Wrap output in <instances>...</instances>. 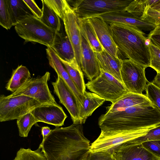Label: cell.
I'll return each instance as SVG.
<instances>
[{"instance_id":"1","label":"cell","mask_w":160,"mask_h":160,"mask_svg":"<svg viewBox=\"0 0 160 160\" xmlns=\"http://www.w3.org/2000/svg\"><path fill=\"white\" fill-rule=\"evenodd\" d=\"M90 146L82 124L73 123L52 130L39 148L47 160H86Z\"/></svg>"},{"instance_id":"2","label":"cell","mask_w":160,"mask_h":160,"mask_svg":"<svg viewBox=\"0 0 160 160\" xmlns=\"http://www.w3.org/2000/svg\"><path fill=\"white\" fill-rule=\"evenodd\" d=\"M101 130L107 132L137 130L160 125V111L154 105H137L122 110L106 112L99 118Z\"/></svg>"},{"instance_id":"3","label":"cell","mask_w":160,"mask_h":160,"mask_svg":"<svg viewBox=\"0 0 160 160\" xmlns=\"http://www.w3.org/2000/svg\"><path fill=\"white\" fill-rule=\"evenodd\" d=\"M118 53L146 68L150 66V55L145 33L133 27L119 23L109 24Z\"/></svg>"},{"instance_id":"4","label":"cell","mask_w":160,"mask_h":160,"mask_svg":"<svg viewBox=\"0 0 160 160\" xmlns=\"http://www.w3.org/2000/svg\"><path fill=\"white\" fill-rule=\"evenodd\" d=\"M132 0L68 1L78 19H88L110 12L124 11Z\"/></svg>"},{"instance_id":"5","label":"cell","mask_w":160,"mask_h":160,"mask_svg":"<svg viewBox=\"0 0 160 160\" xmlns=\"http://www.w3.org/2000/svg\"><path fill=\"white\" fill-rule=\"evenodd\" d=\"M18 35L28 42H37L51 47L53 44L56 31L44 24L34 16L27 18L15 26Z\"/></svg>"},{"instance_id":"6","label":"cell","mask_w":160,"mask_h":160,"mask_svg":"<svg viewBox=\"0 0 160 160\" xmlns=\"http://www.w3.org/2000/svg\"><path fill=\"white\" fill-rule=\"evenodd\" d=\"M86 86L90 91L112 103L129 92L122 82L102 69L100 74L88 81Z\"/></svg>"},{"instance_id":"7","label":"cell","mask_w":160,"mask_h":160,"mask_svg":"<svg viewBox=\"0 0 160 160\" xmlns=\"http://www.w3.org/2000/svg\"><path fill=\"white\" fill-rule=\"evenodd\" d=\"M44 104L36 100L24 95L9 97L0 96V121L18 119L35 108Z\"/></svg>"},{"instance_id":"8","label":"cell","mask_w":160,"mask_h":160,"mask_svg":"<svg viewBox=\"0 0 160 160\" xmlns=\"http://www.w3.org/2000/svg\"><path fill=\"white\" fill-rule=\"evenodd\" d=\"M154 128L128 131L107 132L101 130L98 138L91 144L89 152H106L112 153L113 150L118 146L146 135Z\"/></svg>"},{"instance_id":"9","label":"cell","mask_w":160,"mask_h":160,"mask_svg":"<svg viewBox=\"0 0 160 160\" xmlns=\"http://www.w3.org/2000/svg\"><path fill=\"white\" fill-rule=\"evenodd\" d=\"M50 76V73L47 72L41 77L32 78L8 97L24 95L36 100L42 104H58L48 87V81Z\"/></svg>"},{"instance_id":"10","label":"cell","mask_w":160,"mask_h":160,"mask_svg":"<svg viewBox=\"0 0 160 160\" xmlns=\"http://www.w3.org/2000/svg\"><path fill=\"white\" fill-rule=\"evenodd\" d=\"M146 68L130 59L122 60L121 75L122 83L129 92L142 94L148 81L145 75Z\"/></svg>"},{"instance_id":"11","label":"cell","mask_w":160,"mask_h":160,"mask_svg":"<svg viewBox=\"0 0 160 160\" xmlns=\"http://www.w3.org/2000/svg\"><path fill=\"white\" fill-rule=\"evenodd\" d=\"M62 20L67 36L73 49L76 61L80 67L82 34L77 17L71 7L66 12Z\"/></svg>"},{"instance_id":"12","label":"cell","mask_w":160,"mask_h":160,"mask_svg":"<svg viewBox=\"0 0 160 160\" xmlns=\"http://www.w3.org/2000/svg\"><path fill=\"white\" fill-rule=\"evenodd\" d=\"M54 92L59 102L69 113L73 123L80 124L79 110L76 100L71 91L62 79L58 76L55 82H52Z\"/></svg>"},{"instance_id":"13","label":"cell","mask_w":160,"mask_h":160,"mask_svg":"<svg viewBox=\"0 0 160 160\" xmlns=\"http://www.w3.org/2000/svg\"><path fill=\"white\" fill-rule=\"evenodd\" d=\"M49 65L54 69L73 94L77 102L79 115L82 108L84 97L77 88L55 52L50 47L46 49Z\"/></svg>"},{"instance_id":"14","label":"cell","mask_w":160,"mask_h":160,"mask_svg":"<svg viewBox=\"0 0 160 160\" xmlns=\"http://www.w3.org/2000/svg\"><path fill=\"white\" fill-rule=\"evenodd\" d=\"M109 25L119 23L133 27L143 32L151 31L157 27L154 24L142 20L125 11L113 12L100 16Z\"/></svg>"},{"instance_id":"15","label":"cell","mask_w":160,"mask_h":160,"mask_svg":"<svg viewBox=\"0 0 160 160\" xmlns=\"http://www.w3.org/2000/svg\"><path fill=\"white\" fill-rule=\"evenodd\" d=\"M112 153L115 160H160L141 144H131L126 142L114 149Z\"/></svg>"},{"instance_id":"16","label":"cell","mask_w":160,"mask_h":160,"mask_svg":"<svg viewBox=\"0 0 160 160\" xmlns=\"http://www.w3.org/2000/svg\"><path fill=\"white\" fill-rule=\"evenodd\" d=\"M38 122H42L59 127L64 125L67 117L62 108L58 104H44L31 112Z\"/></svg>"},{"instance_id":"17","label":"cell","mask_w":160,"mask_h":160,"mask_svg":"<svg viewBox=\"0 0 160 160\" xmlns=\"http://www.w3.org/2000/svg\"><path fill=\"white\" fill-rule=\"evenodd\" d=\"M80 68L84 75L89 81L96 78L101 73L96 53L82 34Z\"/></svg>"},{"instance_id":"18","label":"cell","mask_w":160,"mask_h":160,"mask_svg":"<svg viewBox=\"0 0 160 160\" xmlns=\"http://www.w3.org/2000/svg\"><path fill=\"white\" fill-rule=\"evenodd\" d=\"M88 19L93 26L104 49L112 55L118 58V48L113 40L109 25L100 16Z\"/></svg>"},{"instance_id":"19","label":"cell","mask_w":160,"mask_h":160,"mask_svg":"<svg viewBox=\"0 0 160 160\" xmlns=\"http://www.w3.org/2000/svg\"><path fill=\"white\" fill-rule=\"evenodd\" d=\"M50 47L58 57L68 63L77 62L72 47L67 35L56 32L53 44Z\"/></svg>"},{"instance_id":"20","label":"cell","mask_w":160,"mask_h":160,"mask_svg":"<svg viewBox=\"0 0 160 160\" xmlns=\"http://www.w3.org/2000/svg\"><path fill=\"white\" fill-rule=\"evenodd\" d=\"M152 105L146 95L129 92L115 102L107 107L106 112L121 111L135 106Z\"/></svg>"},{"instance_id":"21","label":"cell","mask_w":160,"mask_h":160,"mask_svg":"<svg viewBox=\"0 0 160 160\" xmlns=\"http://www.w3.org/2000/svg\"><path fill=\"white\" fill-rule=\"evenodd\" d=\"M95 53L100 69L122 82L120 72L122 60L112 55L104 49L101 52Z\"/></svg>"},{"instance_id":"22","label":"cell","mask_w":160,"mask_h":160,"mask_svg":"<svg viewBox=\"0 0 160 160\" xmlns=\"http://www.w3.org/2000/svg\"><path fill=\"white\" fill-rule=\"evenodd\" d=\"M83 95L84 97L83 104L79 114L81 124L84 123L87 118L91 116L94 111L102 105L105 101L93 92L86 91Z\"/></svg>"},{"instance_id":"23","label":"cell","mask_w":160,"mask_h":160,"mask_svg":"<svg viewBox=\"0 0 160 160\" xmlns=\"http://www.w3.org/2000/svg\"><path fill=\"white\" fill-rule=\"evenodd\" d=\"M28 69L22 65L13 70L11 77L7 83L6 88L8 91L15 92L31 78Z\"/></svg>"},{"instance_id":"24","label":"cell","mask_w":160,"mask_h":160,"mask_svg":"<svg viewBox=\"0 0 160 160\" xmlns=\"http://www.w3.org/2000/svg\"><path fill=\"white\" fill-rule=\"evenodd\" d=\"M78 20L82 34L86 39L93 50L96 52H102L104 48L98 39L93 26L88 19H78Z\"/></svg>"},{"instance_id":"25","label":"cell","mask_w":160,"mask_h":160,"mask_svg":"<svg viewBox=\"0 0 160 160\" xmlns=\"http://www.w3.org/2000/svg\"><path fill=\"white\" fill-rule=\"evenodd\" d=\"M58 57L77 88L83 95L86 91V84L84 82L83 73L78 63L76 62L68 64Z\"/></svg>"},{"instance_id":"26","label":"cell","mask_w":160,"mask_h":160,"mask_svg":"<svg viewBox=\"0 0 160 160\" xmlns=\"http://www.w3.org/2000/svg\"><path fill=\"white\" fill-rule=\"evenodd\" d=\"M13 26L22 20L34 16L23 0H8Z\"/></svg>"},{"instance_id":"27","label":"cell","mask_w":160,"mask_h":160,"mask_svg":"<svg viewBox=\"0 0 160 160\" xmlns=\"http://www.w3.org/2000/svg\"><path fill=\"white\" fill-rule=\"evenodd\" d=\"M42 15L40 18L42 21L48 27L56 32H59L61 27V22L59 17L42 0Z\"/></svg>"},{"instance_id":"28","label":"cell","mask_w":160,"mask_h":160,"mask_svg":"<svg viewBox=\"0 0 160 160\" xmlns=\"http://www.w3.org/2000/svg\"><path fill=\"white\" fill-rule=\"evenodd\" d=\"M38 122L31 112L23 115L17 120V123L21 137H27L33 125Z\"/></svg>"},{"instance_id":"29","label":"cell","mask_w":160,"mask_h":160,"mask_svg":"<svg viewBox=\"0 0 160 160\" xmlns=\"http://www.w3.org/2000/svg\"><path fill=\"white\" fill-rule=\"evenodd\" d=\"M0 25L7 30L13 26L8 0H0Z\"/></svg>"},{"instance_id":"30","label":"cell","mask_w":160,"mask_h":160,"mask_svg":"<svg viewBox=\"0 0 160 160\" xmlns=\"http://www.w3.org/2000/svg\"><path fill=\"white\" fill-rule=\"evenodd\" d=\"M13 160H47L40 148L32 150L30 148H21Z\"/></svg>"},{"instance_id":"31","label":"cell","mask_w":160,"mask_h":160,"mask_svg":"<svg viewBox=\"0 0 160 160\" xmlns=\"http://www.w3.org/2000/svg\"><path fill=\"white\" fill-rule=\"evenodd\" d=\"M45 3L59 17L63 19L66 12L71 7L67 0H44Z\"/></svg>"},{"instance_id":"32","label":"cell","mask_w":160,"mask_h":160,"mask_svg":"<svg viewBox=\"0 0 160 160\" xmlns=\"http://www.w3.org/2000/svg\"><path fill=\"white\" fill-rule=\"evenodd\" d=\"M146 0H133L124 11L142 20L145 12L148 9L146 6Z\"/></svg>"},{"instance_id":"33","label":"cell","mask_w":160,"mask_h":160,"mask_svg":"<svg viewBox=\"0 0 160 160\" xmlns=\"http://www.w3.org/2000/svg\"><path fill=\"white\" fill-rule=\"evenodd\" d=\"M153 140H160V125L150 130L146 135L126 142L130 144H137Z\"/></svg>"},{"instance_id":"34","label":"cell","mask_w":160,"mask_h":160,"mask_svg":"<svg viewBox=\"0 0 160 160\" xmlns=\"http://www.w3.org/2000/svg\"><path fill=\"white\" fill-rule=\"evenodd\" d=\"M146 96L160 111V89L148 82L146 88Z\"/></svg>"},{"instance_id":"35","label":"cell","mask_w":160,"mask_h":160,"mask_svg":"<svg viewBox=\"0 0 160 160\" xmlns=\"http://www.w3.org/2000/svg\"><path fill=\"white\" fill-rule=\"evenodd\" d=\"M148 46L150 55L149 67L157 72H160V49L149 41Z\"/></svg>"},{"instance_id":"36","label":"cell","mask_w":160,"mask_h":160,"mask_svg":"<svg viewBox=\"0 0 160 160\" xmlns=\"http://www.w3.org/2000/svg\"><path fill=\"white\" fill-rule=\"evenodd\" d=\"M142 20L152 23L157 27H160V11L148 8L145 12Z\"/></svg>"},{"instance_id":"37","label":"cell","mask_w":160,"mask_h":160,"mask_svg":"<svg viewBox=\"0 0 160 160\" xmlns=\"http://www.w3.org/2000/svg\"><path fill=\"white\" fill-rule=\"evenodd\" d=\"M146 149L160 158V140H153L141 143Z\"/></svg>"},{"instance_id":"38","label":"cell","mask_w":160,"mask_h":160,"mask_svg":"<svg viewBox=\"0 0 160 160\" xmlns=\"http://www.w3.org/2000/svg\"><path fill=\"white\" fill-rule=\"evenodd\" d=\"M86 160H115L112 154L106 152H89Z\"/></svg>"},{"instance_id":"39","label":"cell","mask_w":160,"mask_h":160,"mask_svg":"<svg viewBox=\"0 0 160 160\" xmlns=\"http://www.w3.org/2000/svg\"><path fill=\"white\" fill-rule=\"evenodd\" d=\"M147 38L149 41L160 49V27H157L150 31Z\"/></svg>"},{"instance_id":"40","label":"cell","mask_w":160,"mask_h":160,"mask_svg":"<svg viewBox=\"0 0 160 160\" xmlns=\"http://www.w3.org/2000/svg\"><path fill=\"white\" fill-rule=\"evenodd\" d=\"M28 6L34 16L40 18L42 15V11L38 6L35 1L33 0H23Z\"/></svg>"},{"instance_id":"41","label":"cell","mask_w":160,"mask_h":160,"mask_svg":"<svg viewBox=\"0 0 160 160\" xmlns=\"http://www.w3.org/2000/svg\"><path fill=\"white\" fill-rule=\"evenodd\" d=\"M151 82L160 89V72H157V75Z\"/></svg>"},{"instance_id":"42","label":"cell","mask_w":160,"mask_h":160,"mask_svg":"<svg viewBox=\"0 0 160 160\" xmlns=\"http://www.w3.org/2000/svg\"><path fill=\"white\" fill-rule=\"evenodd\" d=\"M52 130L48 126L43 127L41 128V134L43 138L47 136L51 132Z\"/></svg>"},{"instance_id":"43","label":"cell","mask_w":160,"mask_h":160,"mask_svg":"<svg viewBox=\"0 0 160 160\" xmlns=\"http://www.w3.org/2000/svg\"><path fill=\"white\" fill-rule=\"evenodd\" d=\"M152 9L160 11V0L159 1L150 8Z\"/></svg>"}]
</instances>
